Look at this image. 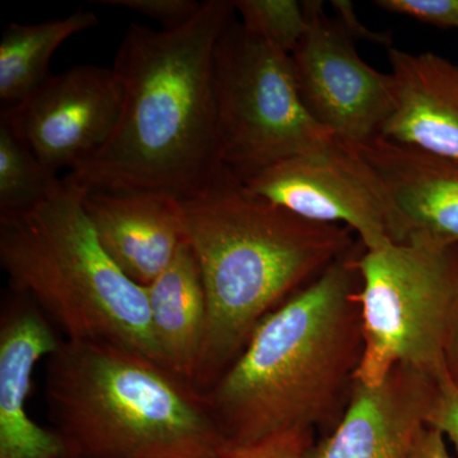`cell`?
I'll use <instances>...</instances> for the list:
<instances>
[{
	"mask_svg": "<svg viewBox=\"0 0 458 458\" xmlns=\"http://www.w3.org/2000/svg\"><path fill=\"white\" fill-rule=\"evenodd\" d=\"M240 181L250 194L300 218L351 229L366 250L394 243L378 177L354 147L336 138Z\"/></svg>",
	"mask_w": 458,
	"mask_h": 458,
	"instance_id": "cell-8",
	"label": "cell"
},
{
	"mask_svg": "<svg viewBox=\"0 0 458 458\" xmlns=\"http://www.w3.org/2000/svg\"><path fill=\"white\" fill-rule=\"evenodd\" d=\"M445 367L447 376L458 387V302L445 343Z\"/></svg>",
	"mask_w": 458,
	"mask_h": 458,
	"instance_id": "cell-26",
	"label": "cell"
},
{
	"mask_svg": "<svg viewBox=\"0 0 458 458\" xmlns=\"http://www.w3.org/2000/svg\"><path fill=\"white\" fill-rule=\"evenodd\" d=\"M222 165L238 180L334 140L304 107L292 56L236 21L214 63Z\"/></svg>",
	"mask_w": 458,
	"mask_h": 458,
	"instance_id": "cell-7",
	"label": "cell"
},
{
	"mask_svg": "<svg viewBox=\"0 0 458 458\" xmlns=\"http://www.w3.org/2000/svg\"><path fill=\"white\" fill-rule=\"evenodd\" d=\"M357 267L363 357L355 379L376 384L397 366L445 376L458 302V245L363 247Z\"/></svg>",
	"mask_w": 458,
	"mask_h": 458,
	"instance_id": "cell-6",
	"label": "cell"
},
{
	"mask_svg": "<svg viewBox=\"0 0 458 458\" xmlns=\"http://www.w3.org/2000/svg\"><path fill=\"white\" fill-rule=\"evenodd\" d=\"M87 191L65 176L32 209L0 216V265L9 285L53 318L66 340L110 344L165 366L147 288L99 243L84 209Z\"/></svg>",
	"mask_w": 458,
	"mask_h": 458,
	"instance_id": "cell-5",
	"label": "cell"
},
{
	"mask_svg": "<svg viewBox=\"0 0 458 458\" xmlns=\"http://www.w3.org/2000/svg\"><path fill=\"white\" fill-rule=\"evenodd\" d=\"M98 25V18L90 11L32 25L11 23L0 41L2 108L16 106L47 82L55 51L74 35Z\"/></svg>",
	"mask_w": 458,
	"mask_h": 458,
	"instance_id": "cell-17",
	"label": "cell"
},
{
	"mask_svg": "<svg viewBox=\"0 0 458 458\" xmlns=\"http://www.w3.org/2000/svg\"><path fill=\"white\" fill-rule=\"evenodd\" d=\"M438 381L406 366L376 384L355 379L342 417L306 458H410Z\"/></svg>",
	"mask_w": 458,
	"mask_h": 458,
	"instance_id": "cell-11",
	"label": "cell"
},
{
	"mask_svg": "<svg viewBox=\"0 0 458 458\" xmlns=\"http://www.w3.org/2000/svg\"><path fill=\"white\" fill-rule=\"evenodd\" d=\"M146 288L162 361L194 385L207 327V297L197 259L186 241L167 269Z\"/></svg>",
	"mask_w": 458,
	"mask_h": 458,
	"instance_id": "cell-16",
	"label": "cell"
},
{
	"mask_svg": "<svg viewBox=\"0 0 458 458\" xmlns=\"http://www.w3.org/2000/svg\"><path fill=\"white\" fill-rule=\"evenodd\" d=\"M410 458H452L445 437L439 430L426 426L419 433Z\"/></svg>",
	"mask_w": 458,
	"mask_h": 458,
	"instance_id": "cell-25",
	"label": "cell"
},
{
	"mask_svg": "<svg viewBox=\"0 0 458 458\" xmlns=\"http://www.w3.org/2000/svg\"><path fill=\"white\" fill-rule=\"evenodd\" d=\"M56 172L42 164L14 132L0 123V216L32 209L59 185Z\"/></svg>",
	"mask_w": 458,
	"mask_h": 458,
	"instance_id": "cell-18",
	"label": "cell"
},
{
	"mask_svg": "<svg viewBox=\"0 0 458 458\" xmlns=\"http://www.w3.org/2000/svg\"><path fill=\"white\" fill-rule=\"evenodd\" d=\"M180 204L183 236L207 297L194 379L203 394L236 360L262 319L358 243L349 228L306 221L250 194L225 168Z\"/></svg>",
	"mask_w": 458,
	"mask_h": 458,
	"instance_id": "cell-3",
	"label": "cell"
},
{
	"mask_svg": "<svg viewBox=\"0 0 458 458\" xmlns=\"http://www.w3.org/2000/svg\"><path fill=\"white\" fill-rule=\"evenodd\" d=\"M303 3L309 30L291 56L304 107L348 146L381 138L394 108L393 77L360 59L354 40L321 2Z\"/></svg>",
	"mask_w": 458,
	"mask_h": 458,
	"instance_id": "cell-9",
	"label": "cell"
},
{
	"mask_svg": "<svg viewBox=\"0 0 458 458\" xmlns=\"http://www.w3.org/2000/svg\"><path fill=\"white\" fill-rule=\"evenodd\" d=\"M123 87L113 68L78 65L53 75L22 102L2 108L0 123L53 171L89 161L114 134Z\"/></svg>",
	"mask_w": 458,
	"mask_h": 458,
	"instance_id": "cell-10",
	"label": "cell"
},
{
	"mask_svg": "<svg viewBox=\"0 0 458 458\" xmlns=\"http://www.w3.org/2000/svg\"><path fill=\"white\" fill-rule=\"evenodd\" d=\"M390 13L403 14L439 29H458V0H377Z\"/></svg>",
	"mask_w": 458,
	"mask_h": 458,
	"instance_id": "cell-22",
	"label": "cell"
},
{
	"mask_svg": "<svg viewBox=\"0 0 458 458\" xmlns=\"http://www.w3.org/2000/svg\"><path fill=\"white\" fill-rule=\"evenodd\" d=\"M233 2L207 0L185 26L131 23L113 69L123 87L114 134L66 174L89 191H157L185 200L225 167L219 144L214 63Z\"/></svg>",
	"mask_w": 458,
	"mask_h": 458,
	"instance_id": "cell-1",
	"label": "cell"
},
{
	"mask_svg": "<svg viewBox=\"0 0 458 458\" xmlns=\"http://www.w3.org/2000/svg\"><path fill=\"white\" fill-rule=\"evenodd\" d=\"M361 250L360 243L262 319L203 393L227 443L315 432L342 417L363 357Z\"/></svg>",
	"mask_w": 458,
	"mask_h": 458,
	"instance_id": "cell-2",
	"label": "cell"
},
{
	"mask_svg": "<svg viewBox=\"0 0 458 458\" xmlns=\"http://www.w3.org/2000/svg\"><path fill=\"white\" fill-rule=\"evenodd\" d=\"M394 108L381 138L458 165V64L390 47Z\"/></svg>",
	"mask_w": 458,
	"mask_h": 458,
	"instance_id": "cell-15",
	"label": "cell"
},
{
	"mask_svg": "<svg viewBox=\"0 0 458 458\" xmlns=\"http://www.w3.org/2000/svg\"><path fill=\"white\" fill-rule=\"evenodd\" d=\"M354 148L385 190L394 243L458 245L457 164L384 138Z\"/></svg>",
	"mask_w": 458,
	"mask_h": 458,
	"instance_id": "cell-12",
	"label": "cell"
},
{
	"mask_svg": "<svg viewBox=\"0 0 458 458\" xmlns=\"http://www.w3.org/2000/svg\"><path fill=\"white\" fill-rule=\"evenodd\" d=\"M13 294L0 324V458H68L59 434L27 411L33 369L62 342L30 298Z\"/></svg>",
	"mask_w": 458,
	"mask_h": 458,
	"instance_id": "cell-13",
	"label": "cell"
},
{
	"mask_svg": "<svg viewBox=\"0 0 458 458\" xmlns=\"http://www.w3.org/2000/svg\"><path fill=\"white\" fill-rule=\"evenodd\" d=\"M84 209L105 251L141 286L158 278L185 242L180 200L165 192L87 191Z\"/></svg>",
	"mask_w": 458,
	"mask_h": 458,
	"instance_id": "cell-14",
	"label": "cell"
},
{
	"mask_svg": "<svg viewBox=\"0 0 458 458\" xmlns=\"http://www.w3.org/2000/svg\"><path fill=\"white\" fill-rule=\"evenodd\" d=\"M334 9L336 11L337 22L343 27L344 31L348 33L352 40H369L378 42V44H384L390 49L391 47V36L386 35V33L372 32L370 30L366 29L354 13V8L351 2L346 0H334Z\"/></svg>",
	"mask_w": 458,
	"mask_h": 458,
	"instance_id": "cell-24",
	"label": "cell"
},
{
	"mask_svg": "<svg viewBox=\"0 0 458 458\" xmlns=\"http://www.w3.org/2000/svg\"><path fill=\"white\" fill-rule=\"evenodd\" d=\"M315 441L312 430H288L245 445L227 443L216 458H306Z\"/></svg>",
	"mask_w": 458,
	"mask_h": 458,
	"instance_id": "cell-20",
	"label": "cell"
},
{
	"mask_svg": "<svg viewBox=\"0 0 458 458\" xmlns=\"http://www.w3.org/2000/svg\"><path fill=\"white\" fill-rule=\"evenodd\" d=\"M427 426L439 430L454 443L458 452V387L447 375L443 376L437 385Z\"/></svg>",
	"mask_w": 458,
	"mask_h": 458,
	"instance_id": "cell-23",
	"label": "cell"
},
{
	"mask_svg": "<svg viewBox=\"0 0 458 458\" xmlns=\"http://www.w3.org/2000/svg\"><path fill=\"white\" fill-rule=\"evenodd\" d=\"M241 25L256 38L292 55L309 30L304 3L295 0H236Z\"/></svg>",
	"mask_w": 458,
	"mask_h": 458,
	"instance_id": "cell-19",
	"label": "cell"
},
{
	"mask_svg": "<svg viewBox=\"0 0 458 458\" xmlns=\"http://www.w3.org/2000/svg\"><path fill=\"white\" fill-rule=\"evenodd\" d=\"M45 399L68 458H216L227 445L191 382L110 344L60 343Z\"/></svg>",
	"mask_w": 458,
	"mask_h": 458,
	"instance_id": "cell-4",
	"label": "cell"
},
{
	"mask_svg": "<svg viewBox=\"0 0 458 458\" xmlns=\"http://www.w3.org/2000/svg\"><path fill=\"white\" fill-rule=\"evenodd\" d=\"M99 4L129 9L164 25V30L185 26L200 11L197 0H99Z\"/></svg>",
	"mask_w": 458,
	"mask_h": 458,
	"instance_id": "cell-21",
	"label": "cell"
}]
</instances>
